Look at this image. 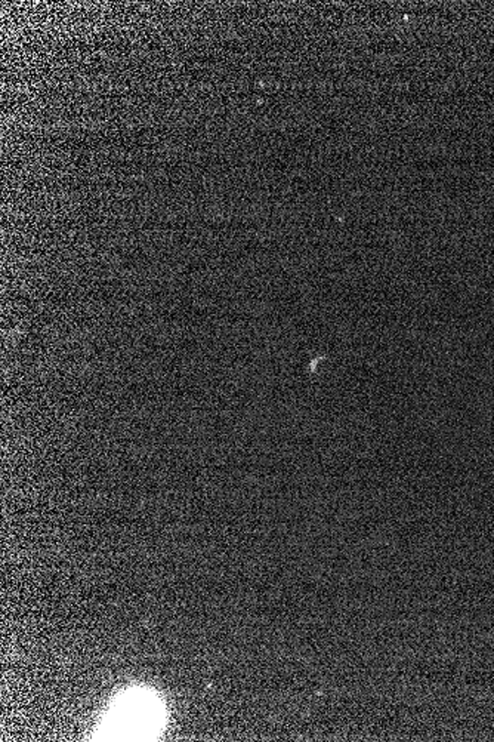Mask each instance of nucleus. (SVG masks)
Masks as SVG:
<instances>
[{
	"label": "nucleus",
	"instance_id": "f257e3e1",
	"mask_svg": "<svg viewBox=\"0 0 494 742\" xmlns=\"http://www.w3.org/2000/svg\"><path fill=\"white\" fill-rule=\"evenodd\" d=\"M163 705L149 692L130 691L114 704L102 737L118 741L153 738L163 726Z\"/></svg>",
	"mask_w": 494,
	"mask_h": 742
}]
</instances>
